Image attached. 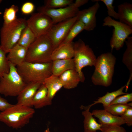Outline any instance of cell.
Returning <instances> with one entry per match:
<instances>
[{"label": "cell", "mask_w": 132, "mask_h": 132, "mask_svg": "<svg viewBox=\"0 0 132 132\" xmlns=\"http://www.w3.org/2000/svg\"><path fill=\"white\" fill-rule=\"evenodd\" d=\"M116 58L111 52L102 54L97 58L95 69L91 77L95 85L108 87L111 84Z\"/></svg>", "instance_id": "obj_1"}, {"label": "cell", "mask_w": 132, "mask_h": 132, "mask_svg": "<svg viewBox=\"0 0 132 132\" xmlns=\"http://www.w3.org/2000/svg\"><path fill=\"white\" fill-rule=\"evenodd\" d=\"M35 112L31 107L16 104L0 113V121L13 129H20L29 122Z\"/></svg>", "instance_id": "obj_2"}, {"label": "cell", "mask_w": 132, "mask_h": 132, "mask_svg": "<svg viewBox=\"0 0 132 132\" xmlns=\"http://www.w3.org/2000/svg\"><path fill=\"white\" fill-rule=\"evenodd\" d=\"M52 62L46 63H32L26 61L17 66L18 72L26 84L40 82L52 74Z\"/></svg>", "instance_id": "obj_3"}, {"label": "cell", "mask_w": 132, "mask_h": 132, "mask_svg": "<svg viewBox=\"0 0 132 132\" xmlns=\"http://www.w3.org/2000/svg\"><path fill=\"white\" fill-rule=\"evenodd\" d=\"M54 49L47 35L37 38L27 49L25 61L32 63L52 62L51 56Z\"/></svg>", "instance_id": "obj_4"}, {"label": "cell", "mask_w": 132, "mask_h": 132, "mask_svg": "<svg viewBox=\"0 0 132 132\" xmlns=\"http://www.w3.org/2000/svg\"><path fill=\"white\" fill-rule=\"evenodd\" d=\"M27 26L26 20L21 18L9 24L3 23L0 30V45L6 53L17 43Z\"/></svg>", "instance_id": "obj_5"}, {"label": "cell", "mask_w": 132, "mask_h": 132, "mask_svg": "<svg viewBox=\"0 0 132 132\" xmlns=\"http://www.w3.org/2000/svg\"><path fill=\"white\" fill-rule=\"evenodd\" d=\"M74 60L75 69L78 73L82 82L85 80V77L82 70L84 67L95 66L97 60L91 48L80 39L74 43Z\"/></svg>", "instance_id": "obj_6"}, {"label": "cell", "mask_w": 132, "mask_h": 132, "mask_svg": "<svg viewBox=\"0 0 132 132\" xmlns=\"http://www.w3.org/2000/svg\"><path fill=\"white\" fill-rule=\"evenodd\" d=\"M9 72L0 77V94L5 96H17L27 84L18 73L17 67L10 63Z\"/></svg>", "instance_id": "obj_7"}, {"label": "cell", "mask_w": 132, "mask_h": 132, "mask_svg": "<svg viewBox=\"0 0 132 132\" xmlns=\"http://www.w3.org/2000/svg\"><path fill=\"white\" fill-rule=\"evenodd\" d=\"M103 26L113 27L114 29L110 45L111 51L120 50L123 46L125 41L132 33V28L108 16L104 19Z\"/></svg>", "instance_id": "obj_8"}, {"label": "cell", "mask_w": 132, "mask_h": 132, "mask_svg": "<svg viewBox=\"0 0 132 132\" xmlns=\"http://www.w3.org/2000/svg\"><path fill=\"white\" fill-rule=\"evenodd\" d=\"M27 26L32 31L36 38L46 35L54 24L48 16L39 12L32 13L26 20Z\"/></svg>", "instance_id": "obj_9"}, {"label": "cell", "mask_w": 132, "mask_h": 132, "mask_svg": "<svg viewBox=\"0 0 132 132\" xmlns=\"http://www.w3.org/2000/svg\"><path fill=\"white\" fill-rule=\"evenodd\" d=\"M77 20L76 16L52 25L46 35L51 41L54 49L63 42Z\"/></svg>", "instance_id": "obj_10"}, {"label": "cell", "mask_w": 132, "mask_h": 132, "mask_svg": "<svg viewBox=\"0 0 132 132\" xmlns=\"http://www.w3.org/2000/svg\"><path fill=\"white\" fill-rule=\"evenodd\" d=\"M37 10L40 12L49 16L54 24L76 16L79 11V8L74 4L64 8L50 9L44 6L39 7Z\"/></svg>", "instance_id": "obj_11"}, {"label": "cell", "mask_w": 132, "mask_h": 132, "mask_svg": "<svg viewBox=\"0 0 132 132\" xmlns=\"http://www.w3.org/2000/svg\"><path fill=\"white\" fill-rule=\"evenodd\" d=\"M100 7L98 2L87 9L78 11L77 16V20L81 21L84 24L85 30L90 31L93 30L96 27V15Z\"/></svg>", "instance_id": "obj_12"}, {"label": "cell", "mask_w": 132, "mask_h": 132, "mask_svg": "<svg viewBox=\"0 0 132 132\" xmlns=\"http://www.w3.org/2000/svg\"><path fill=\"white\" fill-rule=\"evenodd\" d=\"M42 84L40 82H32L27 84L17 96V104L31 107L33 97Z\"/></svg>", "instance_id": "obj_13"}, {"label": "cell", "mask_w": 132, "mask_h": 132, "mask_svg": "<svg viewBox=\"0 0 132 132\" xmlns=\"http://www.w3.org/2000/svg\"><path fill=\"white\" fill-rule=\"evenodd\" d=\"M91 113L99 119V123L101 124L121 126L125 124L121 116L114 115L104 109L95 110Z\"/></svg>", "instance_id": "obj_14"}, {"label": "cell", "mask_w": 132, "mask_h": 132, "mask_svg": "<svg viewBox=\"0 0 132 132\" xmlns=\"http://www.w3.org/2000/svg\"><path fill=\"white\" fill-rule=\"evenodd\" d=\"M74 43L72 42L61 44L55 49L51 56L52 61L56 60L73 58L74 55Z\"/></svg>", "instance_id": "obj_15"}, {"label": "cell", "mask_w": 132, "mask_h": 132, "mask_svg": "<svg viewBox=\"0 0 132 132\" xmlns=\"http://www.w3.org/2000/svg\"><path fill=\"white\" fill-rule=\"evenodd\" d=\"M65 88L70 89L76 87L80 82L81 79L75 69L68 70L59 76Z\"/></svg>", "instance_id": "obj_16"}, {"label": "cell", "mask_w": 132, "mask_h": 132, "mask_svg": "<svg viewBox=\"0 0 132 132\" xmlns=\"http://www.w3.org/2000/svg\"><path fill=\"white\" fill-rule=\"evenodd\" d=\"M27 49L17 43L10 50L7 56L9 63L16 66L21 65L25 61Z\"/></svg>", "instance_id": "obj_17"}, {"label": "cell", "mask_w": 132, "mask_h": 132, "mask_svg": "<svg viewBox=\"0 0 132 132\" xmlns=\"http://www.w3.org/2000/svg\"><path fill=\"white\" fill-rule=\"evenodd\" d=\"M52 103L48 97V91L45 86L42 84L35 94L32 103V106L35 109L42 108Z\"/></svg>", "instance_id": "obj_18"}, {"label": "cell", "mask_w": 132, "mask_h": 132, "mask_svg": "<svg viewBox=\"0 0 132 132\" xmlns=\"http://www.w3.org/2000/svg\"><path fill=\"white\" fill-rule=\"evenodd\" d=\"M75 69L73 58L56 60L52 61V71L53 75L59 76L65 72Z\"/></svg>", "instance_id": "obj_19"}, {"label": "cell", "mask_w": 132, "mask_h": 132, "mask_svg": "<svg viewBox=\"0 0 132 132\" xmlns=\"http://www.w3.org/2000/svg\"><path fill=\"white\" fill-rule=\"evenodd\" d=\"M46 86L48 91V97L52 102L56 93L63 87L59 77L52 74L46 78L43 83Z\"/></svg>", "instance_id": "obj_20"}, {"label": "cell", "mask_w": 132, "mask_h": 132, "mask_svg": "<svg viewBox=\"0 0 132 132\" xmlns=\"http://www.w3.org/2000/svg\"><path fill=\"white\" fill-rule=\"evenodd\" d=\"M85 110L82 112L84 117L83 121L84 132H97L101 130V124L98 123L89 111L90 109L84 107Z\"/></svg>", "instance_id": "obj_21"}, {"label": "cell", "mask_w": 132, "mask_h": 132, "mask_svg": "<svg viewBox=\"0 0 132 132\" xmlns=\"http://www.w3.org/2000/svg\"><path fill=\"white\" fill-rule=\"evenodd\" d=\"M118 20L132 28V4L125 2L118 6Z\"/></svg>", "instance_id": "obj_22"}, {"label": "cell", "mask_w": 132, "mask_h": 132, "mask_svg": "<svg viewBox=\"0 0 132 132\" xmlns=\"http://www.w3.org/2000/svg\"><path fill=\"white\" fill-rule=\"evenodd\" d=\"M126 48L123 55L122 61L129 71L130 76L126 85V91L128 90L132 79V37L129 36L125 41Z\"/></svg>", "instance_id": "obj_23"}, {"label": "cell", "mask_w": 132, "mask_h": 132, "mask_svg": "<svg viewBox=\"0 0 132 132\" xmlns=\"http://www.w3.org/2000/svg\"><path fill=\"white\" fill-rule=\"evenodd\" d=\"M126 85L122 86L118 89L111 92H107L106 94L99 97L97 100L94 101L92 104L87 107L90 109L92 106L98 103L102 104L104 107L110 105L111 102L117 97L127 93L124 92L123 90L125 88Z\"/></svg>", "instance_id": "obj_24"}, {"label": "cell", "mask_w": 132, "mask_h": 132, "mask_svg": "<svg viewBox=\"0 0 132 132\" xmlns=\"http://www.w3.org/2000/svg\"><path fill=\"white\" fill-rule=\"evenodd\" d=\"M84 30H85L84 24L81 21L77 20L70 28L64 40L60 45L72 42L73 39Z\"/></svg>", "instance_id": "obj_25"}, {"label": "cell", "mask_w": 132, "mask_h": 132, "mask_svg": "<svg viewBox=\"0 0 132 132\" xmlns=\"http://www.w3.org/2000/svg\"><path fill=\"white\" fill-rule=\"evenodd\" d=\"M36 38L34 34L27 26L23 31L17 44L28 49Z\"/></svg>", "instance_id": "obj_26"}, {"label": "cell", "mask_w": 132, "mask_h": 132, "mask_svg": "<svg viewBox=\"0 0 132 132\" xmlns=\"http://www.w3.org/2000/svg\"><path fill=\"white\" fill-rule=\"evenodd\" d=\"M132 107V102L126 104L110 105L104 107V109L113 115L121 116L129 108Z\"/></svg>", "instance_id": "obj_27"}, {"label": "cell", "mask_w": 132, "mask_h": 132, "mask_svg": "<svg viewBox=\"0 0 132 132\" xmlns=\"http://www.w3.org/2000/svg\"><path fill=\"white\" fill-rule=\"evenodd\" d=\"M18 10V6L14 5H12L9 8H6L3 13V23L9 24L16 20L17 19L16 14Z\"/></svg>", "instance_id": "obj_28"}, {"label": "cell", "mask_w": 132, "mask_h": 132, "mask_svg": "<svg viewBox=\"0 0 132 132\" xmlns=\"http://www.w3.org/2000/svg\"><path fill=\"white\" fill-rule=\"evenodd\" d=\"M73 3L72 0H45L44 6L49 8L58 9L69 6Z\"/></svg>", "instance_id": "obj_29"}, {"label": "cell", "mask_w": 132, "mask_h": 132, "mask_svg": "<svg viewBox=\"0 0 132 132\" xmlns=\"http://www.w3.org/2000/svg\"><path fill=\"white\" fill-rule=\"evenodd\" d=\"M6 54L0 46V77L8 73L10 70V63L6 56Z\"/></svg>", "instance_id": "obj_30"}, {"label": "cell", "mask_w": 132, "mask_h": 132, "mask_svg": "<svg viewBox=\"0 0 132 132\" xmlns=\"http://www.w3.org/2000/svg\"><path fill=\"white\" fill-rule=\"evenodd\" d=\"M94 2L101 1L103 2L106 6L107 9V13L108 16L118 20V16L117 12L114 10V7L113 5L114 1L113 0H95Z\"/></svg>", "instance_id": "obj_31"}, {"label": "cell", "mask_w": 132, "mask_h": 132, "mask_svg": "<svg viewBox=\"0 0 132 132\" xmlns=\"http://www.w3.org/2000/svg\"><path fill=\"white\" fill-rule=\"evenodd\" d=\"M132 101V93H127L125 94L116 97L110 105L120 104H127Z\"/></svg>", "instance_id": "obj_32"}, {"label": "cell", "mask_w": 132, "mask_h": 132, "mask_svg": "<svg viewBox=\"0 0 132 132\" xmlns=\"http://www.w3.org/2000/svg\"><path fill=\"white\" fill-rule=\"evenodd\" d=\"M101 125L100 131L101 132H126L125 129L120 125L104 124Z\"/></svg>", "instance_id": "obj_33"}, {"label": "cell", "mask_w": 132, "mask_h": 132, "mask_svg": "<svg viewBox=\"0 0 132 132\" xmlns=\"http://www.w3.org/2000/svg\"><path fill=\"white\" fill-rule=\"evenodd\" d=\"M129 126L132 125V107L127 109L121 116Z\"/></svg>", "instance_id": "obj_34"}, {"label": "cell", "mask_w": 132, "mask_h": 132, "mask_svg": "<svg viewBox=\"0 0 132 132\" xmlns=\"http://www.w3.org/2000/svg\"><path fill=\"white\" fill-rule=\"evenodd\" d=\"M34 9V5L32 3L26 2L24 3L22 6L21 11L24 14H29L32 13Z\"/></svg>", "instance_id": "obj_35"}, {"label": "cell", "mask_w": 132, "mask_h": 132, "mask_svg": "<svg viewBox=\"0 0 132 132\" xmlns=\"http://www.w3.org/2000/svg\"><path fill=\"white\" fill-rule=\"evenodd\" d=\"M12 105L0 95V111L1 112L5 110Z\"/></svg>", "instance_id": "obj_36"}, {"label": "cell", "mask_w": 132, "mask_h": 132, "mask_svg": "<svg viewBox=\"0 0 132 132\" xmlns=\"http://www.w3.org/2000/svg\"><path fill=\"white\" fill-rule=\"evenodd\" d=\"M88 1V0H76L74 2V4L76 7L79 8L80 7L87 3Z\"/></svg>", "instance_id": "obj_37"}, {"label": "cell", "mask_w": 132, "mask_h": 132, "mask_svg": "<svg viewBox=\"0 0 132 132\" xmlns=\"http://www.w3.org/2000/svg\"><path fill=\"white\" fill-rule=\"evenodd\" d=\"M44 132H50L49 129L47 128L44 131Z\"/></svg>", "instance_id": "obj_38"}, {"label": "cell", "mask_w": 132, "mask_h": 132, "mask_svg": "<svg viewBox=\"0 0 132 132\" xmlns=\"http://www.w3.org/2000/svg\"><path fill=\"white\" fill-rule=\"evenodd\" d=\"M1 0H0V3L1 1Z\"/></svg>", "instance_id": "obj_39"}, {"label": "cell", "mask_w": 132, "mask_h": 132, "mask_svg": "<svg viewBox=\"0 0 132 132\" xmlns=\"http://www.w3.org/2000/svg\"></svg>", "instance_id": "obj_40"}]
</instances>
